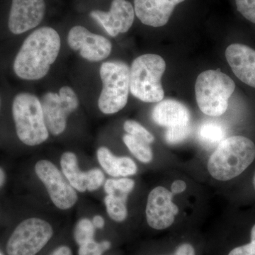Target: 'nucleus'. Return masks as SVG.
Returning a JSON list of instances; mask_svg holds the SVG:
<instances>
[{
	"label": "nucleus",
	"instance_id": "nucleus-19",
	"mask_svg": "<svg viewBox=\"0 0 255 255\" xmlns=\"http://www.w3.org/2000/svg\"><path fill=\"white\" fill-rule=\"evenodd\" d=\"M226 130L222 124L216 122H206L201 124L198 130V137L203 145L214 147L226 137Z\"/></svg>",
	"mask_w": 255,
	"mask_h": 255
},
{
	"label": "nucleus",
	"instance_id": "nucleus-9",
	"mask_svg": "<svg viewBox=\"0 0 255 255\" xmlns=\"http://www.w3.org/2000/svg\"><path fill=\"white\" fill-rule=\"evenodd\" d=\"M35 172L57 208L67 210L75 206L78 199L76 190L53 162L46 159L38 161L35 165Z\"/></svg>",
	"mask_w": 255,
	"mask_h": 255
},
{
	"label": "nucleus",
	"instance_id": "nucleus-35",
	"mask_svg": "<svg viewBox=\"0 0 255 255\" xmlns=\"http://www.w3.org/2000/svg\"><path fill=\"white\" fill-rule=\"evenodd\" d=\"M253 186H254V189L255 190V174L254 176V178H253Z\"/></svg>",
	"mask_w": 255,
	"mask_h": 255
},
{
	"label": "nucleus",
	"instance_id": "nucleus-16",
	"mask_svg": "<svg viewBox=\"0 0 255 255\" xmlns=\"http://www.w3.org/2000/svg\"><path fill=\"white\" fill-rule=\"evenodd\" d=\"M152 119L160 127L172 128L189 125L191 114L184 104L174 100H162L152 110Z\"/></svg>",
	"mask_w": 255,
	"mask_h": 255
},
{
	"label": "nucleus",
	"instance_id": "nucleus-34",
	"mask_svg": "<svg viewBox=\"0 0 255 255\" xmlns=\"http://www.w3.org/2000/svg\"><path fill=\"white\" fill-rule=\"evenodd\" d=\"M5 179H6V176H5L4 170L0 167V187L4 184Z\"/></svg>",
	"mask_w": 255,
	"mask_h": 255
},
{
	"label": "nucleus",
	"instance_id": "nucleus-28",
	"mask_svg": "<svg viewBox=\"0 0 255 255\" xmlns=\"http://www.w3.org/2000/svg\"><path fill=\"white\" fill-rule=\"evenodd\" d=\"M89 180L87 191H93L97 190L102 187L105 182V174L101 169L93 168L89 170Z\"/></svg>",
	"mask_w": 255,
	"mask_h": 255
},
{
	"label": "nucleus",
	"instance_id": "nucleus-32",
	"mask_svg": "<svg viewBox=\"0 0 255 255\" xmlns=\"http://www.w3.org/2000/svg\"><path fill=\"white\" fill-rule=\"evenodd\" d=\"M50 255H73L71 249L66 246L58 247Z\"/></svg>",
	"mask_w": 255,
	"mask_h": 255
},
{
	"label": "nucleus",
	"instance_id": "nucleus-21",
	"mask_svg": "<svg viewBox=\"0 0 255 255\" xmlns=\"http://www.w3.org/2000/svg\"><path fill=\"white\" fill-rule=\"evenodd\" d=\"M123 140L129 151L135 158L143 163H149L153 158V154L148 143L129 134L124 135Z\"/></svg>",
	"mask_w": 255,
	"mask_h": 255
},
{
	"label": "nucleus",
	"instance_id": "nucleus-10",
	"mask_svg": "<svg viewBox=\"0 0 255 255\" xmlns=\"http://www.w3.org/2000/svg\"><path fill=\"white\" fill-rule=\"evenodd\" d=\"M179 208L173 202V194L163 187L152 189L147 197L146 220L151 228L164 230L173 224Z\"/></svg>",
	"mask_w": 255,
	"mask_h": 255
},
{
	"label": "nucleus",
	"instance_id": "nucleus-12",
	"mask_svg": "<svg viewBox=\"0 0 255 255\" xmlns=\"http://www.w3.org/2000/svg\"><path fill=\"white\" fill-rule=\"evenodd\" d=\"M46 13L44 0H12L8 26L14 34H21L36 28Z\"/></svg>",
	"mask_w": 255,
	"mask_h": 255
},
{
	"label": "nucleus",
	"instance_id": "nucleus-13",
	"mask_svg": "<svg viewBox=\"0 0 255 255\" xmlns=\"http://www.w3.org/2000/svg\"><path fill=\"white\" fill-rule=\"evenodd\" d=\"M90 16L100 23L110 36L116 37L131 28L135 18V10L127 0H113L110 11L93 10Z\"/></svg>",
	"mask_w": 255,
	"mask_h": 255
},
{
	"label": "nucleus",
	"instance_id": "nucleus-2",
	"mask_svg": "<svg viewBox=\"0 0 255 255\" xmlns=\"http://www.w3.org/2000/svg\"><path fill=\"white\" fill-rule=\"evenodd\" d=\"M255 158V145L248 137L236 135L224 139L210 156L208 170L219 181H229L241 175Z\"/></svg>",
	"mask_w": 255,
	"mask_h": 255
},
{
	"label": "nucleus",
	"instance_id": "nucleus-26",
	"mask_svg": "<svg viewBox=\"0 0 255 255\" xmlns=\"http://www.w3.org/2000/svg\"><path fill=\"white\" fill-rule=\"evenodd\" d=\"M112 247L109 241L97 242L95 239L79 247L78 255H102Z\"/></svg>",
	"mask_w": 255,
	"mask_h": 255
},
{
	"label": "nucleus",
	"instance_id": "nucleus-15",
	"mask_svg": "<svg viewBox=\"0 0 255 255\" xmlns=\"http://www.w3.org/2000/svg\"><path fill=\"white\" fill-rule=\"evenodd\" d=\"M226 58L236 76L255 88V50L246 45L234 43L226 49Z\"/></svg>",
	"mask_w": 255,
	"mask_h": 255
},
{
	"label": "nucleus",
	"instance_id": "nucleus-5",
	"mask_svg": "<svg viewBox=\"0 0 255 255\" xmlns=\"http://www.w3.org/2000/svg\"><path fill=\"white\" fill-rule=\"evenodd\" d=\"M236 84L228 75L217 70H206L196 79V100L201 112L209 117H221L227 110L228 100Z\"/></svg>",
	"mask_w": 255,
	"mask_h": 255
},
{
	"label": "nucleus",
	"instance_id": "nucleus-20",
	"mask_svg": "<svg viewBox=\"0 0 255 255\" xmlns=\"http://www.w3.org/2000/svg\"><path fill=\"white\" fill-rule=\"evenodd\" d=\"M127 195L122 194H107L105 204L107 214L116 222H123L127 219L128 209Z\"/></svg>",
	"mask_w": 255,
	"mask_h": 255
},
{
	"label": "nucleus",
	"instance_id": "nucleus-22",
	"mask_svg": "<svg viewBox=\"0 0 255 255\" xmlns=\"http://www.w3.org/2000/svg\"><path fill=\"white\" fill-rule=\"evenodd\" d=\"M95 226L90 219L83 218L78 221L73 231V237L79 246L95 239Z\"/></svg>",
	"mask_w": 255,
	"mask_h": 255
},
{
	"label": "nucleus",
	"instance_id": "nucleus-23",
	"mask_svg": "<svg viewBox=\"0 0 255 255\" xmlns=\"http://www.w3.org/2000/svg\"><path fill=\"white\" fill-rule=\"evenodd\" d=\"M135 181L129 178L108 179L105 183V191L107 194H122L128 196L135 187Z\"/></svg>",
	"mask_w": 255,
	"mask_h": 255
},
{
	"label": "nucleus",
	"instance_id": "nucleus-4",
	"mask_svg": "<svg viewBox=\"0 0 255 255\" xmlns=\"http://www.w3.org/2000/svg\"><path fill=\"white\" fill-rule=\"evenodd\" d=\"M16 134L25 145L36 146L49 136L42 110L41 101L30 93L18 94L12 105Z\"/></svg>",
	"mask_w": 255,
	"mask_h": 255
},
{
	"label": "nucleus",
	"instance_id": "nucleus-33",
	"mask_svg": "<svg viewBox=\"0 0 255 255\" xmlns=\"http://www.w3.org/2000/svg\"><path fill=\"white\" fill-rule=\"evenodd\" d=\"M93 223L94 226L96 229H102L105 227V221L102 216L100 215H97V216H94L93 219L92 221Z\"/></svg>",
	"mask_w": 255,
	"mask_h": 255
},
{
	"label": "nucleus",
	"instance_id": "nucleus-31",
	"mask_svg": "<svg viewBox=\"0 0 255 255\" xmlns=\"http://www.w3.org/2000/svg\"><path fill=\"white\" fill-rule=\"evenodd\" d=\"M187 189V184L183 180H176L171 185V192L173 194H181Z\"/></svg>",
	"mask_w": 255,
	"mask_h": 255
},
{
	"label": "nucleus",
	"instance_id": "nucleus-11",
	"mask_svg": "<svg viewBox=\"0 0 255 255\" xmlns=\"http://www.w3.org/2000/svg\"><path fill=\"white\" fill-rule=\"evenodd\" d=\"M69 46L74 50H80L85 60L99 62L108 58L112 50L110 40L95 34L82 26H73L68 36Z\"/></svg>",
	"mask_w": 255,
	"mask_h": 255
},
{
	"label": "nucleus",
	"instance_id": "nucleus-30",
	"mask_svg": "<svg viewBox=\"0 0 255 255\" xmlns=\"http://www.w3.org/2000/svg\"><path fill=\"white\" fill-rule=\"evenodd\" d=\"M171 255H196V251L189 243H183L178 246L175 252Z\"/></svg>",
	"mask_w": 255,
	"mask_h": 255
},
{
	"label": "nucleus",
	"instance_id": "nucleus-6",
	"mask_svg": "<svg viewBox=\"0 0 255 255\" xmlns=\"http://www.w3.org/2000/svg\"><path fill=\"white\" fill-rule=\"evenodd\" d=\"M102 90L98 100L99 109L105 114H114L127 105L130 92V68L122 61L102 64L100 70Z\"/></svg>",
	"mask_w": 255,
	"mask_h": 255
},
{
	"label": "nucleus",
	"instance_id": "nucleus-25",
	"mask_svg": "<svg viewBox=\"0 0 255 255\" xmlns=\"http://www.w3.org/2000/svg\"><path fill=\"white\" fill-rule=\"evenodd\" d=\"M190 124L182 127L168 128L164 135L165 141L169 145H176L180 143L191 135Z\"/></svg>",
	"mask_w": 255,
	"mask_h": 255
},
{
	"label": "nucleus",
	"instance_id": "nucleus-3",
	"mask_svg": "<svg viewBox=\"0 0 255 255\" xmlns=\"http://www.w3.org/2000/svg\"><path fill=\"white\" fill-rule=\"evenodd\" d=\"M165 70V61L158 55L145 54L135 58L130 69L132 96L147 103L161 102L164 96L161 78Z\"/></svg>",
	"mask_w": 255,
	"mask_h": 255
},
{
	"label": "nucleus",
	"instance_id": "nucleus-17",
	"mask_svg": "<svg viewBox=\"0 0 255 255\" xmlns=\"http://www.w3.org/2000/svg\"><path fill=\"white\" fill-rule=\"evenodd\" d=\"M97 156L101 167L112 177H127L136 174V164L130 157H117L106 147H100Z\"/></svg>",
	"mask_w": 255,
	"mask_h": 255
},
{
	"label": "nucleus",
	"instance_id": "nucleus-18",
	"mask_svg": "<svg viewBox=\"0 0 255 255\" xmlns=\"http://www.w3.org/2000/svg\"><path fill=\"white\" fill-rule=\"evenodd\" d=\"M63 175L75 190L83 193L87 191L89 171L82 172L78 165V157L73 152H64L60 159Z\"/></svg>",
	"mask_w": 255,
	"mask_h": 255
},
{
	"label": "nucleus",
	"instance_id": "nucleus-14",
	"mask_svg": "<svg viewBox=\"0 0 255 255\" xmlns=\"http://www.w3.org/2000/svg\"><path fill=\"white\" fill-rule=\"evenodd\" d=\"M185 0H134V10L143 24L161 27L167 24L174 8Z\"/></svg>",
	"mask_w": 255,
	"mask_h": 255
},
{
	"label": "nucleus",
	"instance_id": "nucleus-8",
	"mask_svg": "<svg viewBox=\"0 0 255 255\" xmlns=\"http://www.w3.org/2000/svg\"><path fill=\"white\" fill-rule=\"evenodd\" d=\"M40 101L48 131L54 135L63 133L69 116L78 108L76 93L70 87L65 86L60 89L59 94L47 92Z\"/></svg>",
	"mask_w": 255,
	"mask_h": 255
},
{
	"label": "nucleus",
	"instance_id": "nucleus-1",
	"mask_svg": "<svg viewBox=\"0 0 255 255\" xmlns=\"http://www.w3.org/2000/svg\"><path fill=\"white\" fill-rule=\"evenodd\" d=\"M60 46L59 34L53 28L35 30L23 41L15 58V74L25 80L44 78L58 58Z\"/></svg>",
	"mask_w": 255,
	"mask_h": 255
},
{
	"label": "nucleus",
	"instance_id": "nucleus-24",
	"mask_svg": "<svg viewBox=\"0 0 255 255\" xmlns=\"http://www.w3.org/2000/svg\"><path fill=\"white\" fill-rule=\"evenodd\" d=\"M125 131L129 135L138 137L147 143H151L155 140L154 135L149 132L141 124L133 120H128L124 124Z\"/></svg>",
	"mask_w": 255,
	"mask_h": 255
},
{
	"label": "nucleus",
	"instance_id": "nucleus-36",
	"mask_svg": "<svg viewBox=\"0 0 255 255\" xmlns=\"http://www.w3.org/2000/svg\"><path fill=\"white\" fill-rule=\"evenodd\" d=\"M0 255H1V253H0Z\"/></svg>",
	"mask_w": 255,
	"mask_h": 255
},
{
	"label": "nucleus",
	"instance_id": "nucleus-29",
	"mask_svg": "<svg viewBox=\"0 0 255 255\" xmlns=\"http://www.w3.org/2000/svg\"><path fill=\"white\" fill-rule=\"evenodd\" d=\"M228 255H255V224L251 230V243L234 248Z\"/></svg>",
	"mask_w": 255,
	"mask_h": 255
},
{
	"label": "nucleus",
	"instance_id": "nucleus-7",
	"mask_svg": "<svg viewBox=\"0 0 255 255\" xmlns=\"http://www.w3.org/2000/svg\"><path fill=\"white\" fill-rule=\"evenodd\" d=\"M51 225L44 220L31 218L15 228L6 244L8 255H36L53 237Z\"/></svg>",
	"mask_w": 255,
	"mask_h": 255
},
{
	"label": "nucleus",
	"instance_id": "nucleus-27",
	"mask_svg": "<svg viewBox=\"0 0 255 255\" xmlns=\"http://www.w3.org/2000/svg\"><path fill=\"white\" fill-rule=\"evenodd\" d=\"M238 11L255 24V0H236Z\"/></svg>",
	"mask_w": 255,
	"mask_h": 255
}]
</instances>
